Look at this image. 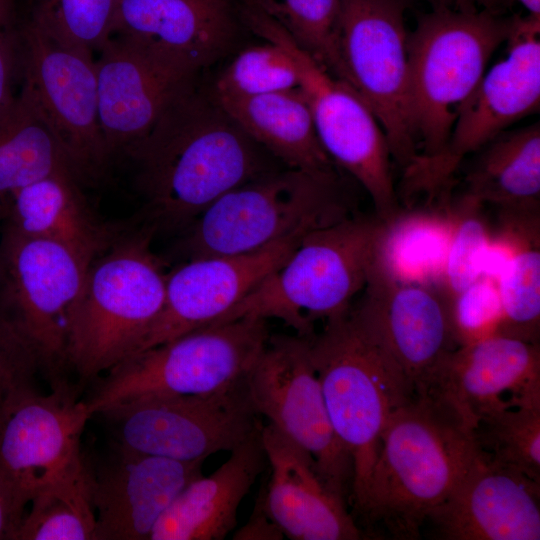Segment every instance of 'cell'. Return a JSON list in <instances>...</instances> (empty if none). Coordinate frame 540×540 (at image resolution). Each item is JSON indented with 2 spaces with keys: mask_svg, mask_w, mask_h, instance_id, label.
<instances>
[{
  "mask_svg": "<svg viewBox=\"0 0 540 540\" xmlns=\"http://www.w3.org/2000/svg\"><path fill=\"white\" fill-rule=\"evenodd\" d=\"M270 334L266 320L207 325L134 353L97 378L85 400L93 415L146 394H210L245 379Z\"/></svg>",
  "mask_w": 540,
  "mask_h": 540,
  "instance_id": "9c48e42d",
  "label": "cell"
},
{
  "mask_svg": "<svg viewBox=\"0 0 540 540\" xmlns=\"http://www.w3.org/2000/svg\"><path fill=\"white\" fill-rule=\"evenodd\" d=\"M20 77L18 28L12 21L11 1H0V125L15 111L19 94L14 87Z\"/></svg>",
  "mask_w": 540,
  "mask_h": 540,
  "instance_id": "f35d334b",
  "label": "cell"
},
{
  "mask_svg": "<svg viewBox=\"0 0 540 540\" xmlns=\"http://www.w3.org/2000/svg\"><path fill=\"white\" fill-rule=\"evenodd\" d=\"M271 467L263 506L284 536L292 540H357L361 530L321 476L314 458L272 424L260 429Z\"/></svg>",
  "mask_w": 540,
  "mask_h": 540,
  "instance_id": "cb8c5ba5",
  "label": "cell"
},
{
  "mask_svg": "<svg viewBox=\"0 0 540 540\" xmlns=\"http://www.w3.org/2000/svg\"><path fill=\"white\" fill-rule=\"evenodd\" d=\"M496 284L503 314L500 335L539 342L540 225L522 236Z\"/></svg>",
  "mask_w": 540,
  "mask_h": 540,
  "instance_id": "4dcf8cb0",
  "label": "cell"
},
{
  "mask_svg": "<svg viewBox=\"0 0 540 540\" xmlns=\"http://www.w3.org/2000/svg\"><path fill=\"white\" fill-rule=\"evenodd\" d=\"M0 219H2V217H1V213H0Z\"/></svg>",
  "mask_w": 540,
  "mask_h": 540,
  "instance_id": "ee69618b",
  "label": "cell"
},
{
  "mask_svg": "<svg viewBox=\"0 0 540 540\" xmlns=\"http://www.w3.org/2000/svg\"><path fill=\"white\" fill-rule=\"evenodd\" d=\"M478 457L472 430L449 406L411 397L387 422L358 513L393 538L417 539Z\"/></svg>",
  "mask_w": 540,
  "mask_h": 540,
  "instance_id": "7a4b0ae2",
  "label": "cell"
},
{
  "mask_svg": "<svg viewBox=\"0 0 540 540\" xmlns=\"http://www.w3.org/2000/svg\"><path fill=\"white\" fill-rule=\"evenodd\" d=\"M261 425L212 474L190 482L154 526L149 540H222L236 526L240 503L267 463Z\"/></svg>",
  "mask_w": 540,
  "mask_h": 540,
  "instance_id": "d4e9b609",
  "label": "cell"
},
{
  "mask_svg": "<svg viewBox=\"0 0 540 540\" xmlns=\"http://www.w3.org/2000/svg\"><path fill=\"white\" fill-rule=\"evenodd\" d=\"M30 503L17 540H95L92 468L83 451L39 488Z\"/></svg>",
  "mask_w": 540,
  "mask_h": 540,
  "instance_id": "f1b7e54d",
  "label": "cell"
},
{
  "mask_svg": "<svg viewBox=\"0 0 540 540\" xmlns=\"http://www.w3.org/2000/svg\"><path fill=\"white\" fill-rule=\"evenodd\" d=\"M513 16L435 4L408 37L409 101L419 157L439 155Z\"/></svg>",
  "mask_w": 540,
  "mask_h": 540,
  "instance_id": "52a82bcc",
  "label": "cell"
},
{
  "mask_svg": "<svg viewBox=\"0 0 540 540\" xmlns=\"http://www.w3.org/2000/svg\"><path fill=\"white\" fill-rule=\"evenodd\" d=\"M141 224L124 227L88 266L67 323L68 371L81 385L128 357L159 315L168 272Z\"/></svg>",
  "mask_w": 540,
  "mask_h": 540,
  "instance_id": "3957f363",
  "label": "cell"
},
{
  "mask_svg": "<svg viewBox=\"0 0 540 540\" xmlns=\"http://www.w3.org/2000/svg\"><path fill=\"white\" fill-rule=\"evenodd\" d=\"M255 1L319 65L346 82L340 54V0Z\"/></svg>",
  "mask_w": 540,
  "mask_h": 540,
  "instance_id": "1f68e13d",
  "label": "cell"
},
{
  "mask_svg": "<svg viewBox=\"0 0 540 540\" xmlns=\"http://www.w3.org/2000/svg\"><path fill=\"white\" fill-rule=\"evenodd\" d=\"M242 24L234 0H117L113 36L198 77L230 52Z\"/></svg>",
  "mask_w": 540,
  "mask_h": 540,
  "instance_id": "ac0fdd59",
  "label": "cell"
},
{
  "mask_svg": "<svg viewBox=\"0 0 540 540\" xmlns=\"http://www.w3.org/2000/svg\"><path fill=\"white\" fill-rule=\"evenodd\" d=\"M540 482L481 456L428 517L448 540H539Z\"/></svg>",
  "mask_w": 540,
  "mask_h": 540,
  "instance_id": "603a6c76",
  "label": "cell"
},
{
  "mask_svg": "<svg viewBox=\"0 0 540 540\" xmlns=\"http://www.w3.org/2000/svg\"><path fill=\"white\" fill-rule=\"evenodd\" d=\"M482 207L461 194L451 200L452 231L440 280V294L446 304L481 277L482 259L491 236Z\"/></svg>",
  "mask_w": 540,
  "mask_h": 540,
  "instance_id": "e575fe53",
  "label": "cell"
},
{
  "mask_svg": "<svg viewBox=\"0 0 540 540\" xmlns=\"http://www.w3.org/2000/svg\"><path fill=\"white\" fill-rule=\"evenodd\" d=\"M80 184L66 170L20 188L4 207V226L60 244L89 265L123 227L101 221L86 202Z\"/></svg>",
  "mask_w": 540,
  "mask_h": 540,
  "instance_id": "484cf974",
  "label": "cell"
},
{
  "mask_svg": "<svg viewBox=\"0 0 540 540\" xmlns=\"http://www.w3.org/2000/svg\"><path fill=\"white\" fill-rule=\"evenodd\" d=\"M457 347L500 335L503 314L496 281L481 276L447 304Z\"/></svg>",
  "mask_w": 540,
  "mask_h": 540,
  "instance_id": "8d00e7d4",
  "label": "cell"
},
{
  "mask_svg": "<svg viewBox=\"0 0 540 540\" xmlns=\"http://www.w3.org/2000/svg\"><path fill=\"white\" fill-rule=\"evenodd\" d=\"M95 60L99 124L113 158L143 138L172 100L198 77L112 36Z\"/></svg>",
  "mask_w": 540,
  "mask_h": 540,
  "instance_id": "7402d4cb",
  "label": "cell"
},
{
  "mask_svg": "<svg viewBox=\"0 0 540 540\" xmlns=\"http://www.w3.org/2000/svg\"><path fill=\"white\" fill-rule=\"evenodd\" d=\"M285 536L278 525L270 518L263 506L262 494L248 522L233 536L236 540H281Z\"/></svg>",
  "mask_w": 540,
  "mask_h": 540,
  "instance_id": "60d3db41",
  "label": "cell"
},
{
  "mask_svg": "<svg viewBox=\"0 0 540 540\" xmlns=\"http://www.w3.org/2000/svg\"><path fill=\"white\" fill-rule=\"evenodd\" d=\"M258 415L306 450L328 486L351 496L352 459L336 435L310 354V338L270 335L245 378Z\"/></svg>",
  "mask_w": 540,
  "mask_h": 540,
  "instance_id": "9a60e30c",
  "label": "cell"
},
{
  "mask_svg": "<svg viewBox=\"0 0 540 540\" xmlns=\"http://www.w3.org/2000/svg\"><path fill=\"white\" fill-rule=\"evenodd\" d=\"M143 196L142 223L175 233L229 191L284 166L219 105L198 79L123 152Z\"/></svg>",
  "mask_w": 540,
  "mask_h": 540,
  "instance_id": "6da1fadb",
  "label": "cell"
},
{
  "mask_svg": "<svg viewBox=\"0 0 540 540\" xmlns=\"http://www.w3.org/2000/svg\"><path fill=\"white\" fill-rule=\"evenodd\" d=\"M505 55L488 71L462 107L444 150L432 158L417 156L403 175L400 200L410 204L424 195L426 204L451 191L460 165L470 154L538 112L540 103V18L514 15Z\"/></svg>",
  "mask_w": 540,
  "mask_h": 540,
  "instance_id": "30bf717a",
  "label": "cell"
},
{
  "mask_svg": "<svg viewBox=\"0 0 540 540\" xmlns=\"http://www.w3.org/2000/svg\"><path fill=\"white\" fill-rule=\"evenodd\" d=\"M49 394L32 389L0 421V470L29 501L82 452L80 438L93 416L68 381Z\"/></svg>",
  "mask_w": 540,
  "mask_h": 540,
  "instance_id": "ffe728a7",
  "label": "cell"
},
{
  "mask_svg": "<svg viewBox=\"0 0 540 540\" xmlns=\"http://www.w3.org/2000/svg\"><path fill=\"white\" fill-rule=\"evenodd\" d=\"M239 8L248 29L279 45L290 57L298 88L327 155L364 188L375 215L386 224L393 221L402 207L394 186L388 140L373 111L349 84L300 48L255 0H239Z\"/></svg>",
  "mask_w": 540,
  "mask_h": 540,
  "instance_id": "ba28073f",
  "label": "cell"
},
{
  "mask_svg": "<svg viewBox=\"0 0 540 540\" xmlns=\"http://www.w3.org/2000/svg\"><path fill=\"white\" fill-rule=\"evenodd\" d=\"M117 0H29L25 21L64 45L94 54L114 34Z\"/></svg>",
  "mask_w": 540,
  "mask_h": 540,
  "instance_id": "836d02e7",
  "label": "cell"
},
{
  "mask_svg": "<svg viewBox=\"0 0 540 540\" xmlns=\"http://www.w3.org/2000/svg\"><path fill=\"white\" fill-rule=\"evenodd\" d=\"M472 436L483 458L540 482V404L490 414L475 424Z\"/></svg>",
  "mask_w": 540,
  "mask_h": 540,
  "instance_id": "d6a6232c",
  "label": "cell"
},
{
  "mask_svg": "<svg viewBox=\"0 0 540 540\" xmlns=\"http://www.w3.org/2000/svg\"><path fill=\"white\" fill-rule=\"evenodd\" d=\"M434 4H447L456 8H480L505 13L514 0H432Z\"/></svg>",
  "mask_w": 540,
  "mask_h": 540,
  "instance_id": "b9f144b4",
  "label": "cell"
},
{
  "mask_svg": "<svg viewBox=\"0 0 540 540\" xmlns=\"http://www.w3.org/2000/svg\"><path fill=\"white\" fill-rule=\"evenodd\" d=\"M39 362L29 345L0 319V421L22 395L35 389Z\"/></svg>",
  "mask_w": 540,
  "mask_h": 540,
  "instance_id": "74e56055",
  "label": "cell"
},
{
  "mask_svg": "<svg viewBox=\"0 0 540 540\" xmlns=\"http://www.w3.org/2000/svg\"><path fill=\"white\" fill-rule=\"evenodd\" d=\"M1 1V0H0Z\"/></svg>",
  "mask_w": 540,
  "mask_h": 540,
  "instance_id": "f6af8a7d",
  "label": "cell"
},
{
  "mask_svg": "<svg viewBox=\"0 0 540 540\" xmlns=\"http://www.w3.org/2000/svg\"><path fill=\"white\" fill-rule=\"evenodd\" d=\"M421 396L449 406L472 430L498 411L540 404V344L496 335L457 347Z\"/></svg>",
  "mask_w": 540,
  "mask_h": 540,
  "instance_id": "d6986e66",
  "label": "cell"
},
{
  "mask_svg": "<svg viewBox=\"0 0 540 540\" xmlns=\"http://www.w3.org/2000/svg\"><path fill=\"white\" fill-rule=\"evenodd\" d=\"M213 98L284 166L311 173L338 170L320 143L298 87L252 97Z\"/></svg>",
  "mask_w": 540,
  "mask_h": 540,
  "instance_id": "4316f807",
  "label": "cell"
},
{
  "mask_svg": "<svg viewBox=\"0 0 540 540\" xmlns=\"http://www.w3.org/2000/svg\"><path fill=\"white\" fill-rule=\"evenodd\" d=\"M355 215L338 170L283 167L221 196L177 234L183 261L239 255Z\"/></svg>",
  "mask_w": 540,
  "mask_h": 540,
  "instance_id": "277c9868",
  "label": "cell"
},
{
  "mask_svg": "<svg viewBox=\"0 0 540 540\" xmlns=\"http://www.w3.org/2000/svg\"><path fill=\"white\" fill-rule=\"evenodd\" d=\"M20 92L45 122L81 183L98 182L112 157L103 138L93 53L18 27Z\"/></svg>",
  "mask_w": 540,
  "mask_h": 540,
  "instance_id": "4fadbf2b",
  "label": "cell"
},
{
  "mask_svg": "<svg viewBox=\"0 0 540 540\" xmlns=\"http://www.w3.org/2000/svg\"><path fill=\"white\" fill-rule=\"evenodd\" d=\"M29 501L0 470V540H17Z\"/></svg>",
  "mask_w": 540,
  "mask_h": 540,
  "instance_id": "ab89813d",
  "label": "cell"
},
{
  "mask_svg": "<svg viewBox=\"0 0 540 540\" xmlns=\"http://www.w3.org/2000/svg\"><path fill=\"white\" fill-rule=\"evenodd\" d=\"M468 157L461 195L498 210L540 209L539 122L506 130Z\"/></svg>",
  "mask_w": 540,
  "mask_h": 540,
  "instance_id": "83f0119b",
  "label": "cell"
},
{
  "mask_svg": "<svg viewBox=\"0 0 540 540\" xmlns=\"http://www.w3.org/2000/svg\"><path fill=\"white\" fill-rule=\"evenodd\" d=\"M352 309L399 368L410 397L425 394L457 348L443 296L430 286L398 281L374 265Z\"/></svg>",
  "mask_w": 540,
  "mask_h": 540,
  "instance_id": "2e32d148",
  "label": "cell"
},
{
  "mask_svg": "<svg viewBox=\"0 0 540 540\" xmlns=\"http://www.w3.org/2000/svg\"><path fill=\"white\" fill-rule=\"evenodd\" d=\"M88 266L60 244L3 226L0 319L32 349L51 388L67 381L68 317Z\"/></svg>",
  "mask_w": 540,
  "mask_h": 540,
  "instance_id": "8fae6325",
  "label": "cell"
},
{
  "mask_svg": "<svg viewBox=\"0 0 540 540\" xmlns=\"http://www.w3.org/2000/svg\"><path fill=\"white\" fill-rule=\"evenodd\" d=\"M310 354L332 427L352 459L350 501L358 511L382 433L410 395L399 368L352 306L310 338Z\"/></svg>",
  "mask_w": 540,
  "mask_h": 540,
  "instance_id": "8992f818",
  "label": "cell"
},
{
  "mask_svg": "<svg viewBox=\"0 0 540 540\" xmlns=\"http://www.w3.org/2000/svg\"><path fill=\"white\" fill-rule=\"evenodd\" d=\"M528 11L529 15L540 18V0H518Z\"/></svg>",
  "mask_w": 540,
  "mask_h": 540,
  "instance_id": "7bdbcfd3",
  "label": "cell"
},
{
  "mask_svg": "<svg viewBox=\"0 0 540 540\" xmlns=\"http://www.w3.org/2000/svg\"><path fill=\"white\" fill-rule=\"evenodd\" d=\"M98 414L109 424L113 443L185 462L232 451L261 425L245 379L210 394L141 395Z\"/></svg>",
  "mask_w": 540,
  "mask_h": 540,
  "instance_id": "7c38bea8",
  "label": "cell"
},
{
  "mask_svg": "<svg viewBox=\"0 0 540 540\" xmlns=\"http://www.w3.org/2000/svg\"><path fill=\"white\" fill-rule=\"evenodd\" d=\"M346 82L373 111L392 159L404 170L419 154L409 101L408 0H340Z\"/></svg>",
  "mask_w": 540,
  "mask_h": 540,
  "instance_id": "5bb4252c",
  "label": "cell"
},
{
  "mask_svg": "<svg viewBox=\"0 0 540 540\" xmlns=\"http://www.w3.org/2000/svg\"><path fill=\"white\" fill-rule=\"evenodd\" d=\"M297 87V73L288 54L279 45L265 41L238 53L210 92L215 97H252Z\"/></svg>",
  "mask_w": 540,
  "mask_h": 540,
  "instance_id": "d590c367",
  "label": "cell"
},
{
  "mask_svg": "<svg viewBox=\"0 0 540 540\" xmlns=\"http://www.w3.org/2000/svg\"><path fill=\"white\" fill-rule=\"evenodd\" d=\"M306 235L245 254L178 264L168 271L159 315L130 355L216 322L277 269Z\"/></svg>",
  "mask_w": 540,
  "mask_h": 540,
  "instance_id": "e0dca14e",
  "label": "cell"
},
{
  "mask_svg": "<svg viewBox=\"0 0 540 540\" xmlns=\"http://www.w3.org/2000/svg\"><path fill=\"white\" fill-rule=\"evenodd\" d=\"M204 461H177L112 443L106 459L90 460L95 540H149L177 495L202 476Z\"/></svg>",
  "mask_w": 540,
  "mask_h": 540,
  "instance_id": "44dd1931",
  "label": "cell"
},
{
  "mask_svg": "<svg viewBox=\"0 0 540 540\" xmlns=\"http://www.w3.org/2000/svg\"><path fill=\"white\" fill-rule=\"evenodd\" d=\"M385 230L376 215L355 214L308 233L277 269L212 324L276 318L296 335L313 337L316 321L347 313L365 288Z\"/></svg>",
  "mask_w": 540,
  "mask_h": 540,
  "instance_id": "5b68a950",
  "label": "cell"
},
{
  "mask_svg": "<svg viewBox=\"0 0 540 540\" xmlns=\"http://www.w3.org/2000/svg\"><path fill=\"white\" fill-rule=\"evenodd\" d=\"M66 170L71 171L55 137L20 92L15 111L0 125L1 217L8 199L17 190Z\"/></svg>",
  "mask_w": 540,
  "mask_h": 540,
  "instance_id": "f546056e",
  "label": "cell"
}]
</instances>
